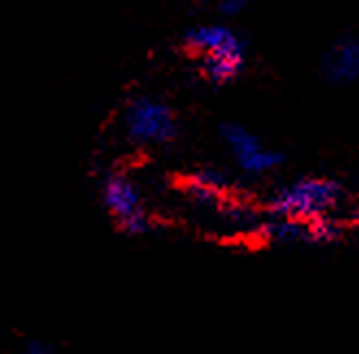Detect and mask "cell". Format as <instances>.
<instances>
[{
  "instance_id": "6da1fadb",
  "label": "cell",
  "mask_w": 359,
  "mask_h": 354,
  "mask_svg": "<svg viewBox=\"0 0 359 354\" xmlns=\"http://www.w3.org/2000/svg\"><path fill=\"white\" fill-rule=\"evenodd\" d=\"M342 200V187L331 178L307 176L299 178L272 196L268 211L272 218H290L309 222L323 215H331Z\"/></svg>"
},
{
  "instance_id": "7a4b0ae2",
  "label": "cell",
  "mask_w": 359,
  "mask_h": 354,
  "mask_svg": "<svg viewBox=\"0 0 359 354\" xmlns=\"http://www.w3.org/2000/svg\"><path fill=\"white\" fill-rule=\"evenodd\" d=\"M102 202L124 235L140 237L151 231V215L144 206L140 187L126 174H111L104 178Z\"/></svg>"
},
{
  "instance_id": "3957f363",
  "label": "cell",
  "mask_w": 359,
  "mask_h": 354,
  "mask_svg": "<svg viewBox=\"0 0 359 354\" xmlns=\"http://www.w3.org/2000/svg\"><path fill=\"white\" fill-rule=\"evenodd\" d=\"M126 133L135 143L159 146L177 137L179 124L165 102L142 96L126 109Z\"/></svg>"
},
{
  "instance_id": "277c9868",
  "label": "cell",
  "mask_w": 359,
  "mask_h": 354,
  "mask_svg": "<svg viewBox=\"0 0 359 354\" xmlns=\"http://www.w3.org/2000/svg\"><path fill=\"white\" fill-rule=\"evenodd\" d=\"M220 135L231 155H233L236 163L248 174H266L277 168V165H281L283 161L281 153L266 148L262 139L257 135H252L242 124L236 122L222 124Z\"/></svg>"
},
{
  "instance_id": "5b68a950",
  "label": "cell",
  "mask_w": 359,
  "mask_h": 354,
  "mask_svg": "<svg viewBox=\"0 0 359 354\" xmlns=\"http://www.w3.org/2000/svg\"><path fill=\"white\" fill-rule=\"evenodd\" d=\"M185 46L189 52L203 57H226L244 61L246 46L240 35L224 24H201L189 29L185 35Z\"/></svg>"
},
{
  "instance_id": "8992f818",
  "label": "cell",
  "mask_w": 359,
  "mask_h": 354,
  "mask_svg": "<svg viewBox=\"0 0 359 354\" xmlns=\"http://www.w3.org/2000/svg\"><path fill=\"white\" fill-rule=\"evenodd\" d=\"M323 74L335 87L359 80V37H342L335 41L325 55Z\"/></svg>"
},
{
  "instance_id": "52a82bcc",
  "label": "cell",
  "mask_w": 359,
  "mask_h": 354,
  "mask_svg": "<svg viewBox=\"0 0 359 354\" xmlns=\"http://www.w3.org/2000/svg\"><path fill=\"white\" fill-rule=\"evenodd\" d=\"M268 241L274 243H309L307 239V222L290 220V218H274L270 224L262 228Z\"/></svg>"
},
{
  "instance_id": "ba28073f",
  "label": "cell",
  "mask_w": 359,
  "mask_h": 354,
  "mask_svg": "<svg viewBox=\"0 0 359 354\" xmlns=\"http://www.w3.org/2000/svg\"><path fill=\"white\" fill-rule=\"evenodd\" d=\"M244 66V61L236 59H226V57H203L201 59V68L207 80L222 85V83L233 80Z\"/></svg>"
},
{
  "instance_id": "9c48e42d",
  "label": "cell",
  "mask_w": 359,
  "mask_h": 354,
  "mask_svg": "<svg viewBox=\"0 0 359 354\" xmlns=\"http://www.w3.org/2000/svg\"><path fill=\"white\" fill-rule=\"evenodd\" d=\"M342 235V224L331 215H323L307 222V239L309 243H333Z\"/></svg>"
},
{
  "instance_id": "30bf717a",
  "label": "cell",
  "mask_w": 359,
  "mask_h": 354,
  "mask_svg": "<svg viewBox=\"0 0 359 354\" xmlns=\"http://www.w3.org/2000/svg\"><path fill=\"white\" fill-rule=\"evenodd\" d=\"M189 183L201 185V187H205V190L216 192V194H220V196L226 192V187H229L226 176L220 174L218 170H203V172H196L192 178H189Z\"/></svg>"
},
{
  "instance_id": "8fae6325",
  "label": "cell",
  "mask_w": 359,
  "mask_h": 354,
  "mask_svg": "<svg viewBox=\"0 0 359 354\" xmlns=\"http://www.w3.org/2000/svg\"><path fill=\"white\" fill-rule=\"evenodd\" d=\"M22 354H55V346L46 339H27L22 346Z\"/></svg>"
},
{
  "instance_id": "7c38bea8",
  "label": "cell",
  "mask_w": 359,
  "mask_h": 354,
  "mask_svg": "<svg viewBox=\"0 0 359 354\" xmlns=\"http://www.w3.org/2000/svg\"><path fill=\"white\" fill-rule=\"evenodd\" d=\"M218 9L224 17H236L246 9V0H220Z\"/></svg>"
},
{
  "instance_id": "4fadbf2b",
  "label": "cell",
  "mask_w": 359,
  "mask_h": 354,
  "mask_svg": "<svg viewBox=\"0 0 359 354\" xmlns=\"http://www.w3.org/2000/svg\"><path fill=\"white\" fill-rule=\"evenodd\" d=\"M353 222H359V206H357L355 213H353Z\"/></svg>"
}]
</instances>
